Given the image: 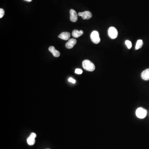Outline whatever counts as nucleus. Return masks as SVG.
<instances>
[{
	"instance_id": "nucleus-1",
	"label": "nucleus",
	"mask_w": 149,
	"mask_h": 149,
	"mask_svg": "<svg viewBox=\"0 0 149 149\" xmlns=\"http://www.w3.org/2000/svg\"><path fill=\"white\" fill-rule=\"evenodd\" d=\"M82 66L84 69L88 71H93L95 69L94 64L91 61L85 60L82 62Z\"/></svg>"
},
{
	"instance_id": "nucleus-2",
	"label": "nucleus",
	"mask_w": 149,
	"mask_h": 149,
	"mask_svg": "<svg viewBox=\"0 0 149 149\" xmlns=\"http://www.w3.org/2000/svg\"><path fill=\"white\" fill-rule=\"evenodd\" d=\"M91 39L94 43L97 44L100 41L99 32L97 31H94L91 33L90 35Z\"/></svg>"
},
{
	"instance_id": "nucleus-3",
	"label": "nucleus",
	"mask_w": 149,
	"mask_h": 149,
	"mask_svg": "<svg viewBox=\"0 0 149 149\" xmlns=\"http://www.w3.org/2000/svg\"><path fill=\"white\" fill-rule=\"evenodd\" d=\"M118 32L116 29L113 27H110L108 30V35L112 39H115L118 36Z\"/></svg>"
},
{
	"instance_id": "nucleus-4",
	"label": "nucleus",
	"mask_w": 149,
	"mask_h": 149,
	"mask_svg": "<svg viewBox=\"0 0 149 149\" xmlns=\"http://www.w3.org/2000/svg\"><path fill=\"white\" fill-rule=\"evenodd\" d=\"M147 112L146 110L144 109L143 108H138L136 111V115L138 118H145L147 115Z\"/></svg>"
},
{
	"instance_id": "nucleus-5",
	"label": "nucleus",
	"mask_w": 149,
	"mask_h": 149,
	"mask_svg": "<svg viewBox=\"0 0 149 149\" xmlns=\"http://www.w3.org/2000/svg\"><path fill=\"white\" fill-rule=\"evenodd\" d=\"M78 15L79 16L82 17L83 20H89L92 17V13L88 11L79 12Z\"/></svg>"
},
{
	"instance_id": "nucleus-6",
	"label": "nucleus",
	"mask_w": 149,
	"mask_h": 149,
	"mask_svg": "<svg viewBox=\"0 0 149 149\" xmlns=\"http://www.w3.org/2000/svg\"><path fill=\"white\" fill-rule=\"evenodd\" d=\"M70 20L72 22H76L77 20L78 17L77 12L74 10L71 9L70 11Z\"/></svg>"
},
{
	"instance_id": "nucleus-7",
	"label": "nucleus",
	"mask_w": 149,
	"mask_h": 149,
	"mask_svg": "<svg viewBox=\"0 0 149 149\" xmlns=\"http://www.w3.org/2000/svg\"><path fill=\"white\" fill-rule=\"evenodd\" d=\"M77 43V40L74 38H71L68 40V41L66 43V48L71 49L73 48Z\"/></svg>"
},
{
	"instance_id": "nucleus-8",
	"label": "nucleus",
	"mask_w": 149,
	"mask_h": 149,
	"mask_svg": "<svg viewBox=\"0 0 149 149\" xmlns=\"http://www.w3.org/2000/svg\"><path fill=\"white\" fill-rule=\"evenodd\" d=\"M58 38L64 40H68L71 37V34L68 32H63L59 35Z\"/></svg>"
},
{
	"instance_id": "nucleus-9",
	"label": "nucleus",
	"mask_w": 149,
	"mask_h": 149,
	"mask_svg": "<svg viewBox=\"0 0 149 149\" xmlns=\"http://www.w3.org/2000/svg\"><path fill=\"white\" fill-rule=\"evenodd\" d=\"M48 50L53 55V56L55 57H58L60 55L59 51H57L55 49V48L53 46H51L49 47Z\"/></svg>"
},
{
	"instance_id": "nucleus-10",
	"label": "nucleus",
	"mask_w": 149,
	"mask_h": 149,
	"mask_svg": "<svg viewBox=\"0 0 149 149\" xmlns=\"http://www.w3.org/2000/svg\"><path fill=\"white\" fill-rule=\"evenodd\" d=\"M141 77L145 80H149V68L145 70L142 72Z\"/></svg>"
},
{
	"instance_id": "nucleus-11",
	"label": "nucleus",
	"mask_w": 149,
	"mask_h": 149,
	"mask_svg": "<svg viewBox=\"0 0 149 149\" xmlns=\"http://www.w3.org/2000/svg\"><path fill=\"white\" fill-rule=\"evenodd\" d=\"M83 33H84V32L82 30L79 31L78 30H74L73 31L72 35V36L74 38H78L81 36H82Z\"/></svg>"
},
{
	"instance_id": "nucleus-12",
	"label": "nucleus",
	"mask_w": 149,
	"mask_h": 149,
	"mask_svg": "<svg viewBox=\"0 0 149 149\" xmlns=\"http://www.w3.org/2000/svg\"><path fill=\"white\" fill-rule=\"evenodd\" d=\"M143 45V41L142 40L139 39L137 41L136 46H135V50L139 49L142 47Z\"/></svg>"
},
{
	"instance_id": "nucleus-13",
	"label": "nucleus",
	"mask_w": 149,
	"mask_h": 149,
	"mask_svg": "<svg viewBox=\"0 0 149 149\" xmlns=\"http://www.w3.org/2000/svg\"><path fill=\"white\" fill-rule=\"evenodd\" d=\"M27 142L29 145H33L35 143V140L34 138L30 136L27 138Z\"/></svg>"
},
{
	"instance_id": "nucleus-14",
	"label": "nucleus",
	"mask_w": 149,
	"mask_h": 149,
	"mask_svg": "<svg viewBox=\"0 0 149 149\" xmlns=\"http://www.w3.org/2000/svg\"><path fill=\"white\" fill-rule=\"evenodd\" d=\"M125 44L128 49H130L131 48L132 44L131 42L130 41H129V40H126L125 41Z\"/></svg>"
},
{
	"instance_id": "nucleus-15",
	"label": "nucleus",
	"mask_w": 149,
	"mask_h": 149,
	"mask_svg": "<svg viewBox=\"0 0 149 149\" xmlns=\"http://www.w3.org/2000/svg\"><path fill=\"white\" fill-rule=\"evenodd\" d=\"M5 14V11L2 8L0 9V18H2Z\"/></svg>"
},
{
	"instance_id": "nucleus-16",
	"label": "nucleus",
	"mask_w": 149,
	"mask_h": 149,
	"mask_svg": "<svg viewBox=\"0 0 149 149\" xmlns=\"http://www.w3.org/2000/svg\"><path fill=\"white\" fill-rule=\"evenodd\" d=\"M75 73L77 74H81L82 73V70L80 69H76L75 71Z\"/></svg>"
},
{
	"instance_id": "nucleus-17",
	"label": "nucleus",
	"mask_w": 149,
	"mask_h": 149,
	"mask_svg": "<svg viewBox=\"0 0 149 149\" xmlns=\"http://www.w3.org/2000/svg\"><path fill=\"white\" fill-rule=\"evenodd\" d=\"M68 81L71 82H72V83H74V84L76 82L75 80L73 79V78H72V77H70L68 79Z\"/></svg>"
},
{
	"instance_id": "nucleus-18",
	"label": "nucleus",
	"mask_w": 149,
	"mask_h": 149,
	"mask_svg": "<svg viewBox=\"0 0 149 149\" xmlns=\"http://www.w3.org/2000/svg\"><path fill=\"white\" fill-rule=\"evenodd\" d=\"M30 136L32 137V138H35L37 137V135L35 133H31Z\"/></svg>"
},
{
	"instance_id": "nucleus-19",
	"label": "nucleus",
	"mask_w": 149,
	"mask_h": 149,
	"mask_svg": "<svg viewBox=\"0 0 149 149\" xmlns=\"http://www.w3.org/2000/svg\"><path fill=\"white\" fill-rule=\"evenodd\" d=\"M26 0V1H28V2H31V1H32V0Z\"/></svg>"
}]
</instances>
